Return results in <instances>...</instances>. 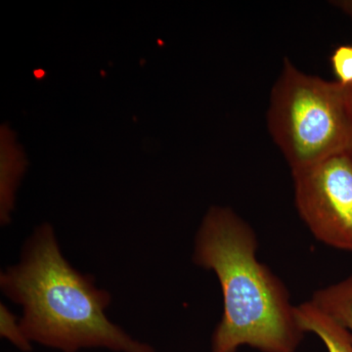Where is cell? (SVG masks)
<instances>
[{
	"label": "cell",
	"instance_id": "1",
	"mask_svg": "<svg viewBox=\"0 0 352 352\" xmlns=\"http://www.w3.org/2000/svg\"><path fill=\"white\" fill-rule=\"evenodd\" d=\"M0 289L22 308L21 326L32 344L61 352H156L110 320L112 296L65 258L50 223L36 226L19 261L0 273Z\"/></svg>",
	"mask_w": 352,
	"mask_h": 352
},
{
	"label": "cell",
	"instance_id": "2",
	"mask_svg": "<svg viewBox=\"0 0 352 352\" xmlns=\"http://www.w3.org/2000/svg\"><path fill=\"white\" fill-rule=\"evenodd\" d=\"M258 240L233 210L208 208L197 231L193 261L212 271L223 296V314L212 352L249 346L263 352H296L305 332L296 321L288 289L256 258Z\"/></svg>",
	"mask_w": 352,
	"mask_h": 352
},
{
	"label": "cell",
	"instance_id": "3",
	"mask_svg": "<svg viewBox=\"0 0 352 352\" xmlns=\"http://www.w3.org/2000/svg\"><path fill=\"white\" fill-rule=\"evenodd\" d=\"M267 126L292 171L352 153L349 85L305 73L286 58L271 89Z\"/></svg>",
	"mask_w": 352,
	"mask_h": 352
},
{
	"label": "cell",
	"instance_id": "4",
	"mask_svg": "<svg viewBox=\"0 0 352 352\" xmlns=\"http://www.w3.org/2000/svg\"><path fill=\"white\" fill-rule=\"evenodd\" d=\"M296 210L314 237L352 252V153L292 171Z\"/></svg>",
	"mask_w": 352,
	"mask_h": 352
},
{
	"label": "cell",
	"instance_id": "5",
	"mask_svg": "<svg viewBox=\"0 0 352 352\" xmlns=\"http://www.w3.org/2000/svg\"><path fill=\"white\" fill-rule=\"evenodd\" d=\"M28 168L27 155L15 132L7 124L0 129V223L10 224L16 195Z\"/></svg>",
	"mask_w": 352,
	"mask_h": 352
},
{
	"label": "cell",
	"instance_id": "6",
	"mask_svg": "<svg viewBox=\"0 0 352 352\" xmlns=\"http://www.w3.org/2000/svg\"><path fill=\"white\" fill-rule=\"evenodd\" d=\"M296 317L303 332L320 338L328 352H352L351 333L311 300L296 307Z\"/></svg>",
	"mask_w": 352,
	"mask_h": 352
},
{
	"label": "cell",
	"instance_id": "7",
	"mask_svg": "<svg viewBox=\"0 0 352 352\" xmlns=\"http://www.w3.org/2000/svg\"><path fill=\"white\" fill-rule=\"evenodd\" d=\"M310 300L346 329L352 338V274L319 289Z\"/></svg>",
	"mask_w": 352,
	"mask_h": 352
},
{
	"label": "cell",
	"instance_id": "8",
	"mask_svg": "<svg viewBox=\"0 0 352 352\" xmlns=\"http://www.w3.org/2000/svg\"><path fill=\"white\" fill-rule=\"evenodd\" d=\"M0 336L21 351H32V344L23 331L19 317L4 303H0Z\"/></svg>",
	"mask_w": 352,
	"mask_h": 352
},
{
	"label": "cell",
	"instance_id": "9",
	"mask_svg": "<svg viewBox=\"0 0 352 352\" xmlns=\"http://www.w3.org/2000/svg\"><path fill=\"white\" fill-rule=\"evenodd\" d=\"M333 72L338 78V82L344 85H352V47L351 46H339L333 51L331 57Z\"/></svg>",
	"mask_w": 352,
	"mask_h": 352
},
{
	"label": "cell",
	"instance_id": "10",
	"mask_svg": "<svg viewBox=\"0 0 352 352\" xmlns=\"http://www.w3.org/2000/svg\"><path fill=\"white\" fill-rule=\"evenodd\" d=\"M332 3L342 13L346 14L352 22V0H337V1H333Z\"/></svg>",
	"mask_w": 352,
	"mask_h": 352
},
{
	"label": "cell",
	"instance_id": "11",
	"mask_svg": "<svg viewBox=\"0 0 352 352\" xmlns=\"http://www.w3.org/2000/svg\"><path fill=\"white\" fill-rule=\"evenodd\" d=\"M349 90H351V97H352V85H349Z\"/></svg>",
	"mask_w": 352,
	"mask_h": 352
},
{
	"label": "cell",
	"instance_id": "12",
	"mask_svg": "<svg viewBox=\"0 0 352 352\" xmlns=\"http://www.w3.org/2000/svg\"><path fill=\"white\" fill-rule=\"evenodd\" d=\"M351 47H352V46H351Z\"/></svg>",
	"mask_w": 352,
	"mask_h": 352
}]
</instances>
